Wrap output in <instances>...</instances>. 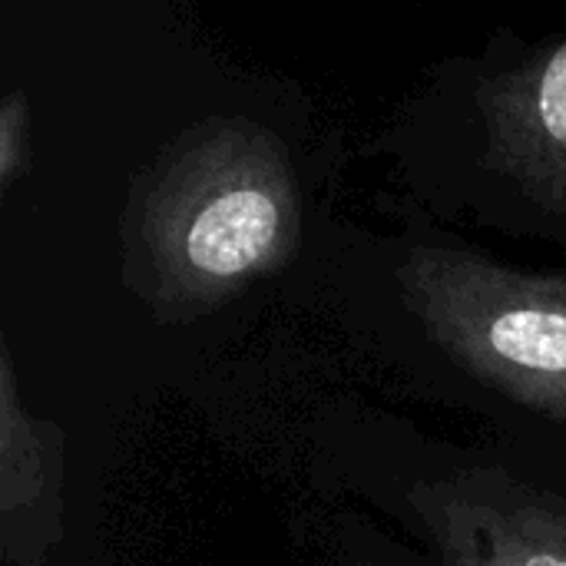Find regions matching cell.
Segmentation results:
<instances>
[{
	"mask_svg": "<svg viewBox=\"0 0 566 566\" xmlns=\"http://www.w3.org/2000/svg\"><path fill=\"white\" fill-rule=\"evenodd\" d=\"M30 163V106L23 93H7L0 103V186L10 189Z\"/></svg>",
	"mask_w": 566,
	"mask_h": 566,
	"instance_id": "obj_6",
	"label": "cell"
},
{
	"mask_svg": "<svg viewBox=\"0 0 566 566\" xmlns=\"http://www.w3.org/2000/svg\"><path fill=\"white\" fill-rule=\"evenodd\" d=\"M60 431L36 421L17 398L10 352L0 355V514L3 557L17 566L46 560L60 541Z\"/></svg>",
	"mask_w": 566,
	"mask_h": 566,
	"instance_id": "obj_4",
	"label": "cell"
},
{
	"mask_svg": "<svg viewBox=\"0 0 566 566\" xmlns=\"http://www.w3.org/2000/svg\"><path fill=\"white\" fill-rule=\"evenodd\" d=\"M298 226L282 143L245 119H209L139 179L126 279L156 312H202L285 265Z\"/></svg>",
	"mask_w": 566,
	"mask_h": 566,
	"instance_id": "obj_1",
	"label": "cell"
},
{
	"mask_svg": "<svg viewBox=\"0 0 566 566\" xmlns=\"http://www.w3.org/2000/svg\"><path fill=\"white\" fill-rule=\"evenodd\" d=\"M488 163L544 209L566 212V43L481 86Z\"/></svg>",
	"mask_w": 566,
	"mask_h": 566,
	"instance_id": "obj_3",
	"label": "cell"
},
{
	"mask_svg": "<svg viewBox=\"0 0 566 566\" xmlns=\"http://www.w3.org/2000/svg\"><path fill=\"white\" fill-rule=\"evenodd\" d=\"M444 566H566V504L504 484L428 504Z\"/></svg>",
	"mask_w": 566,
	"mask_h": 566,
	"instance_id": "obj_5",
	"label": "cell"
},
{
	"mask_svg": "<svg viewBox=\"0 0 566 566\" xmlns=\"http://www.w3.org/2000/svg\"><path fill=\"white\" fill-rule=\"evenodd\" d=\"M401 282L448 355L507 398L566 424V279L421 245Z\"/></svg>",
	"mask_w": 566,
	"mask_h": 566,
	"instance_id": "obj_2",
	"label": "cell"
}]
</instances>
